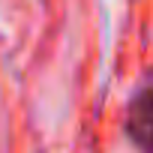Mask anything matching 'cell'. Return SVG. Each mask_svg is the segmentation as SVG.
<instances>
[{
    "instance_id": "cell-1",
    "label": "cell",
    "mask_w": 153,
    "mask_h": 153,
    "mask_svg": "<svg viewBox=\"0 0 153 153\" xmlns=\"http://www.w3.org/2000/svg\"><path fill=\"white\" fill-rule=\"evenodd\" d=\"M126 129L132 135V141L144 150V153H153V84H147L132 108H129V120H126Z\"/></svg>"
}]
</instances>
